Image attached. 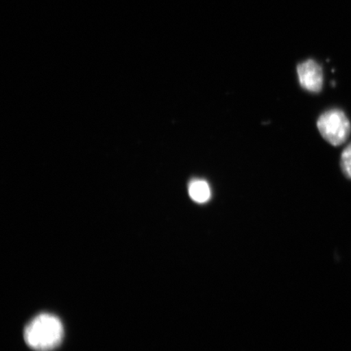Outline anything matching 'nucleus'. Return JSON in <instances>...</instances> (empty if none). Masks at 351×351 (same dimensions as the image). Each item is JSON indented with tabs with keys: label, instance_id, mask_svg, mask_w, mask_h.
<instances>
[{
	"label": "nucleus",
	"instance_id": "1",
	"mask_svg": "<svg viewBox=\"0 0 351 351\" xmlns=\"http://www.w3.org/2000/svg\"><path fill=\"white\" fill-rule=\"evenodd\" d=\"M63 337V324L56 315L48 313L34 317L24 332L26 344L37 351H51L58 348Z\"/></svg>",
	"mask_w": 351,
	"mask_h": 351
},
{
	"label": "nucleus",
	"instance_id": "5",
	"mask_svg": "<svg viewBox=\"0 0 351 351\" xmlns=\"http://www.w3.org/2000/svg\"><path fill=\"white\" fill-rule=\"evenodd\" d=\"M340 166L345 177L351 180V143L341 153Z\"/></svg>",
	"mask_w": 351,
	"mask_h": 351
},
{
	"label": "nucleus",
	"instance_id": "3",
	"mask_svg": "<svg viewBox=\"0 0 351 351\" xmlns=\"http://www.w3.org/2000/svg\"><path fill=\"white\" fill-rule=\"evenodd\" d=\"M298 81L304 90L319 93L324 85L323 69L317 61L307 60L298 65Z\"/></svg>",
	"mask_w": 351,
	"mask_h": 351
},
{
	"label": "nucleus",
	"instance_id": "4",
	"mask_svg": "<svg viewBox=\"0 0 351 351\" xmlns=\"http://www.w3.org/2000/svg\"><path fill=\"white\" fill-rule=\"evenodd\" d=\"M189 195L197 204L207 203L212 196V191L208 182L204 179H194L188 186Z\"/></svg>",
	"mask_w": 351,
	"mask_h": 351
},
{
	"label": "nucleus",
	"instance_id": "2",
	"mask_svg": "<svg viewBox=\"0 0 351 351\" xmlns=\"http://www.w3.org/2000/svg\"><path fill=\"white\" fill-rule=\"evenodd\" d=\"M317 127L319 134L332 146L343 144L351 133L350 121L343 111L332 108L319 117Z\"/></svg>",
	"mask_w": 351,
	"mask_h": 351
}]
</instances>
